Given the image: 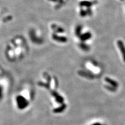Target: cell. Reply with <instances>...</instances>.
<instances>
[{"label": "cell", "instance_id": "2", "mask_svg": "<svg viewBox=\"0 0 125 125\" xmlns=\"http://www.w3.org/2000/svg\"><path fill=\"white\" fill-rule=\"evenodd\" d=\"M87 67H88L89 69H90L91 70H92L94 73H98L100 72L99 68H97L96 67H94V66L93 65H92L91 64L89 63H89H87Z\"/></svg>", "mask_w": 125, "mask_h": 125}, {"label": "cell", "instance_id": "4", "mask_svg": "<svg viewBox=\"0 0 125 125\" xmlns=\"http://www.w3.org/2000/svg\"><path fill=\"white\" fill-rule=\"evenodd\" d=\"M90 37H91L90 34L87 33V34H84V36H83V37H82V39H83V40H87V39H89Z\"/></svg>", "mask_w": 125, "mask_h": 125}, {"label": "cell", "instance_id": "3", "mask_svg": "<svg viewBox=\"0 0 125 125\" xmlns=\"http://www.w3.org/2000/svg\"><path fill=\"white\" fill-rule=\"evenodd\" d=\"M105 81H106L107 83H108L110 84L111 85H112L113 87H114L115 88L117 87V86H118V84H117L116 82L114 81V80H112L111 79H110V78H105Z\"/></svg>", "mask_w": 125, "mask_h": 125}, {"label": "cell", "instance_id": "5", "mask_svg": "<svg viewBox=\"0 0 125 125\" xmlns=\"http://www.w3.org/2000/svg\"><path fill=\"white\" fill-rule=\"evenodd\" d=\"M101 125V124H99V123H95V124H93V125Z\"/></svg>", "mask_w": 125, "mask_h": 125}, {"label": "cell", "instance_id": "1", "mask_svg": "<svg viewBox=\"0 0 125 125\" xmlns=\"http://www.w3.org/2000/svg\"><path fill=\"white\" fill-rule=\"evenodd\" d=\"M118 45L119 48L120 50V51L122 53L123 60H124V62H125V46L123 44V43L122 42V41H119L118 42Z\"/></svg>", "mask_w": 125, "mask_h": 125}]
</instances>
